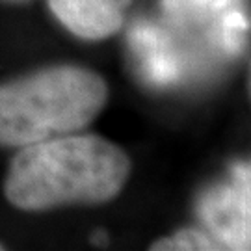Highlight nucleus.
<instances>
[{"mask_svg":"<svg viewBox=\"0 0 251 251\" xmlns=\"http://www.w3.org/2000/svg\"><path fill=\"white\" fill-rule=\"evenodd\" d=\"M128 156L100 136H60L26 145L9 164L6 199L21 210L104 203L123 190Z\"/></svg>","mask_w":251,"mask_h":251,"instance_id":"f257e3e1","label":"nucleus"},{"mask_svg":"<svg viewBox=\"0 0 251 251\" xmlns=\"http://www.w3.org/2000/svg\"><path fill=\"white\" fill-rule=\"evenodd\" d=\"M108 88L80 67H52L0 86V145L26 147L75 134L99 116Z\"/></svg>","mask_w":251,"mask_h":251,"instance_id":"f03ea898","label":"nucleus"},{"mask_svg":"<svg viewBox=\"0 0 251 251\" xmlns=\"http://www.w3.org/2000/svg\"><path fill=\"white\" fill-rule=\"evenodd\" d=\"M201 218L225 244L224 248H250V168L240 164L233 171V182L214 188L201 199Z\"/></svg>","mask_w":251,"mask_h":251,"instance_id":"7ed1b4c3","label":"nucleus"},{"mask_svg":"<svg viewBox=\"0 0 251 251\" xmlns=\"http://www.w3.org/2000/svg\"><path fill=\"white\" fill-rule=\"evenodd\" d=\"M50 9L75 36L102 39L121 28V9L114 0H49Z\"/></svg>","mask_w":251,"mask_h":251,"instance_id":"20e7f679","label":"nucleus"},{"mask_svg":"<svg viewBox=\"0 0 251 251\" xmlns=\"http://www.w3.org/2000/svg\"><path fill=\"white\" fill-rule=\"evenodd\" d=\"M151 250H166V251H194V250H220L212 238H208L199 229H184L179 231L171 238L158 240L151 246Z\"/></svg>","mask_w":251,"mask_h":251,"instance_id":"39448f33","label":"nucleus"},{"mask_svg":"<svg viewBox=\"0 0 251 251\" xmlns=\"http://www.w3.org/2000/svg\"><path fill=\"white\" fill-rule=\"evenodd\" d=\"M0 250H4V246H2V244H0Z\"/></svg>","mask_w":251,"mask_h":251,"instance_id":"423d86ee","label":"nucleus"}]
</instances>
